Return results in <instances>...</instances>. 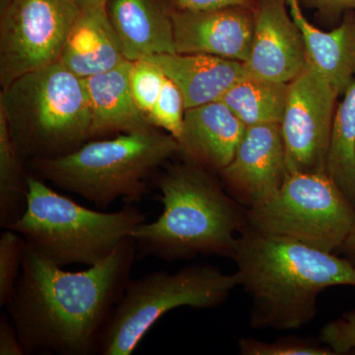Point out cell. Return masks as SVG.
<instances>
[{"label": "cell", "mask_w": 355, "mask_h": 355, "mask_svg": "<svg viewBox=\"0 0 355 355\" xmlns=\"http://www.w3.org/2000/svg\"><path fill=\"white\" fill-rule=\"evenodd\" d=\"M137 254L130 236L108 258L73 272L46 260L26 243L20 277L6 306L25 354H98Z\"/></svg>", "instance_id": "1"}, {"label": "cell", "mask_w": 355, "mask_h": 355, "mask_svg": "<svg viewBox=\"0 0 355 355\" xmlns=\"http://www.w3.org/2000/svg\"><path fill=\"white\" fill-rule=\"evenodd\" d=\"M240 286L251 296L256 330H297L317 315L318 296L333 286L355 287V266L338 254L248 226L232 256Z\"/></svg>", "instance_id": "2"}, {"label": "cell", "mask_w": 355, "mask_h": 355, "mask_svg": "<svg viewBox=\"0 0 355 355\" xmlns=\"http://www.w3.org/2000/svg\"><path fill=\"white\" fill-rule=\"evenodd\" d=\"M216 175L187 160L168 166L155 182L162 214L132 233L137 253L167 261L209 254L232 258L238 237L249 226L247 209Z\"/></svg>", "instance_id": "3"}, {"label": "cell", "mask_w": 355, "mask_h": 355, "mask_svg": "<svg viewBox=\"0 0 355 355\" xmlns=\"http://www.w3.org/2000/svg\"><path fill=\"white\" fill-rule=\"evenodd\" d=\"M180 154L176 139L150 128L93 139L60 157L29 161V174L76 193L106 210L116 200L139 203L150 191L151 178Z\"/></svg>", "instance_id": "4"}, {"label": "cell", "mask_w": 355, "mask_h": 355, "mask_svg": "<svg viewBox=\"0 0 355 355\" xmlns=\"http://www.w3.org/2000/svg\"><path fill=\"white\" fill-rule=\"evenodd\" d=\"M0 109L25 163L67 155L90 140L85 81L60 62L2 89Z\"/></svg>", "instance_id": "5"}, {"label": "cell", "mask_w": 355, "mask_h": 355, "mask_svg": "<svg viewBox=\"0 0 355 355\" xmlns=\"http://www.w3.org/2000/svg\"><path fill=\"white\" fill-rule=\"evenodd\" d=\"M28 186L27 209L6 229L19 233L28 246L60 268L97 265L148 216L133 203L114 212L87 209L31 174Z\"/></svg>", "instance_id": "6"}, {"label": "cell", "mask_w": 355, "mask_h": 355, "mask_svg": "<svg viewBox=\"0 0 355 355\" xmlns=\"http://www.w3.org/2000/svg\"><path fill=\"white\" fill-rule=\"evenodd\" d=\"M239 286L237 272L226 275L207 265L184 266L175 272L160 270L130 279L105 327L98 354H132L170 311L184 306L218 307Z\"/></svg>", "instance_id": "7"}, {"label": "cell", "mask_w": 355, "mask_h": 355, "mask_svg": "<svg viewBox=\"0 0 355 355\" xmlns=\"http://www.w3.org/2000/svg\"><path fill=\"white\" fill-rule=\"evenodd\" d=\"M250 227L336 253L355 226V209L326 171L288 173L268 202L247 209Z\"/></svg>", "instance_id": "8"}, {"label": "cell", "mask_w": 355, "mask_h": 355, "mask_svg": "<svg viewBox=\"0 0 355 355\" xmlns=\"http://www.w3.org/2000/svg\"><path fill=\"white\" fill-rule=\"evenodd\" d=\"M81 9L72 0H11L0 11V87L55 64Z\"/></svg>", "instance_id": "9"}, {"label": "cell", "mask_w": 355, "mask_h": 355, "mask_svg": "<svg viewBox=\"0 0 355 355\" xmlns=\"http://www.w3.org/2000/svg\"><path fill=\"white\" fill-rule=\"evenodd\" d=\"M340 95L309 60L289 83L280 123L288 173L326 171L336 102Z\"/></svg>", "instance_id": "10"}, {"label": "cell", "mask_w": 355, "mask_h": 355, "mask_svg": "<svg viewBox=\"0 0 355 355\" xmlns=\"http://www.w3.org/2000/svg\"><path fill=\"white\" fill-rule=\"evenodd\" d=\"M288 175L279 123L247 127L232 161L218 176L226 191L247 209L263 205Z\"/></svg>", "instance_id": "11"}, {"label": "cell", "mask_w": 355, "mask_h": 355, "mask_svg": "<svg viewBox=\"0 0 355 355\" xmlns=\"http://www.w3.org/2000/svg\"><path fill=\"white\" fill-rule=\"evenodd\" d=\"M286 0H261L254 9V31L246 76L291 83L305 69L307 49Z\"/></svg>", "instance_id": "12"}, {"label": "cell", "mask_w": 355, "mask_h": 355, "mask_svg": "<svg viewBox=\"0 0 355 355\" xmlns=\"http://www.w3.org/2000/svg\"><path fill=\"white\" fill-rule=\"evenodd\" d=\"M172 20L177 53H200L241 62L249 58L256 21L251 7L172 8Z\"/></svg>", "instance_id": "13"}, {"label": "cell", "mask_w": 355, "mask_h": 355, "mask_svg": "<svg viewBox=\"0 0 355 355\" xmlns=\"http://www.w3.org/2000/svg\"><path fill=\"white\" fill-rule=\"evenodd\" d=\"M247 125L223 102L187 109L177 139L180 154L218 175L234 157Z\"/></svg>", "instance_id": "14"}, {"label": "cell", "mask_w": 355, "mask_h": 355, "mask_svg": "<svg viewBox=\"0 0 355 355\" xmlns=\"http://www.w3.org/2000/svg\"><path fill=\"white\" fill-rule=\"evenodd\" d=\"M107 11L130 62L177 53L168 0H108Z\"/></svg>", "instance_id": "15"}, {"label": "cell", "mask_w": 355, "mask_h": 355, "mask_svg": "<svg viewBox=\"0 0 355 355\" xmlns=\"http://www.w3.org/2000/svg\"><path fill=\"white\" fill-rule=\"evenodd\" d=\"M132 62L84 78L91 111L90 140L153 128L133 99L130 83Z\"/></svg>", "instance_id": "16"}, {"label": "cell", "mask_w": 355, "mask_h": 355, "mask_svg": "<svg viewBox=\"0 0 355 355\" xmlns=\"http://www.w3.org/2000/svg\"><path fill=\"white\" fill-rule=\"evenodd\" d=\"M183 95L184 107L196 108L219 101L246 76L244 62L200 53H163L148 58Z\"/></svg>", "instance_id": "17"}, {"label": "cell", "mask_w": 355, "mask_h": 355, "mask_svg": "<svg viewBox=\"0 0 355 355\" xmlns=\"http://www.w3.org/2000/svg\"><path fill=\"white\" fill-rule=\"evenodd\" d=\"M127 58L107 3L81 9L58 62L80 78L114 69Z\"/></svg>", "instance_id": "18"}, {"label": "cell", "mask_w": 355, "mask_h": 355, "mask_svg": "<svg viewBox=\"0 0 355 355\" xmlns=\"http://www.w3.org/2000/svg\"><path fill=\"white\" fill-rule=\"evenodd\" d=\"M312 62L340 95L355 78V11L345 14L342 24L331 32L318 29L306 19L299 0H286Z\"/></svg>", "instance_id": "19"}, {"label": "cell", "mask_w": 355, "mask_h": 355, "mask_svg": "<svg viewBox=\"0 0 355 355\" xmlns=\"http://www.w3.org/2000/svg\"><path fill=\"white\" fill-rule=\"evenodd\" d=\"M289 83L246 76L237 81L219 101L223 102L247 125L282 123L288 98Z\"/></svg>", "instance_id": "20"}, {"label": "cell", "mask_w": 355, "mask_h": 355, "mask_svg": "<svg viewBox=\"0 0 355 355\" xmlns=\"http://www.w3.org/2000/svg\"><path fill=\"white\" fill-rule=\"evenodd\" d=\"M334 116L326 173L355 209V78Z\"/></svg>", "instance_id": "21"}, {"label": "cell", "mask_w": 355, "mask_h": 355, "mask_svg": "<svg viewBox=\"0 0 355 355\" xmlns=\"http://www.w3.org/2000/svg\"><path fill=\"white\" fill-rule=\"evenodd\" d=\"M28 176L25 161L14 144L4 112L0 109V227L19 220L27 209Z\"/></svg>", "instance_id": "22"}, {"label": "cell", "mask_w": 355, "mask_h": 355, "mask_svg": "<svg viewBox=\"0 0 355 355\" xmlns=\"http://www.w3.org/2000/svg\"><path fill=\"white\" fill-rule=\"evenodd\" d=\"M26 241L11 229H4L0 237V307L12 297L22 268Z\"/></svg>", "instance_id": "23"}, {"label": "cell", "mask_w": 355, "mask_h": 355, "mask_svg": "<svg viewBox=\"0 0 355 355\" xmlns=\"http://www.w3.org/2000/svg\"><path fill=\"white\" fill-rule=\"evenodd\" d=\"M165 78L160 67L148 58L132 62L130 83L132 97L147 119L157 101Z\"/></svg>", "instance_id": "24"}, {"label": "cell", "mask_w": 355, "mask_h": 355, "mask_svg": "<svg viewBox=\"0 0 355 355\" xmlns=\"http://www.w3.org/2000/svg\"><path fill=\"white\" fill-rule=\"evenodd\" d=\"M184 113L186 107L181 91L166 76L160 95L148 116L149 123L177 140L183 130Z\"/></svg>", "instance_id": "25"}, {"label": "cell", "mask_w": 355, "mask_h": 355, "mask_svg": "<svg viewBox=\"0 0 355 355\" xmlns=\"http://www.w3.org/2000/svg\"><path fill=\"white\" fill-rule=\"evenodd\" d=\"M242 355H334L329 347L305 338H284L275 342L243 338L238 343Z\"/></svg>", "instance_id": "26"}, {"label": "cell", "mask_w": 355, "mask_h": 355, "mask_svg": "<svg viewBox=\"0 0 355 355\" xmlns=\"http://www.w3.org/2000/svg\"><path fill=\"white\" fill-rule=\"evenodd\" d=\"M320 343L334 352V355L347 354L355 349V310L324 324L319 335Z\"/></svg>", "instance_id": "27"}, {"label": "cell", "mask_w": 355, "mask_h": 355, "mask_svg": "<svg viewBox=\"0 0 355 355\" xmlns=\"http://www.w3.org/2000/svg\"><path fill=\"white\" fill-rule=\"evenodd\" d=\"M261 0H168L172 8L179 10H207L226 6H247L256 9Z\"/></svg>", "instance_id": "28"}, {"label": "cell", "mask_w": 355, "mask_h": 355, "mask_svg": "<svg viewBox=\"0 0 355 355\" xmlns=\"http://www.w3.org/2000/svg\"><path fill=\"white\" fill-rule=\"evenodd\" d=\"M301 6L315 9L318 15L327 19L340 17L343 13L355 11V0H299Z\"/></svg>", "instance_id": "29"}, {"label": "cell", "mask_w": 355, "mask_h": 355, "mask_svg": "<svg viewBox=\"0 0 355 355\" xmlns=\"http://www.w3.org/2000/svg\"><path fill=\"white\" fill-rule=\"evenodd\" d=\"M17 330L7 313L0 315V355H24Z\"/></svg>", "instance_id": "30"}, {"label": "cell", "mask_w": 355, "mask_h": 355, "mask_svg": "<svg viewBox=\"0 0 355 355\" xmlns=\"http://www.w3.org/2000/svg\"><path fill=\"white\" fill-rule=\"evenodd\" d=\"M336 254H342L355 266V226Z\"/></svg>", "instance_id": "31"}, {"label": "cell", "mask_w": 355, "mask_h": 355, "mask_svg": "<svg viewBox=\"0 0 355 355\" xmlns=\"http://www.w3.org/2000/svg\"><path fill=\"white\" fill-rule=\"evenodd\" d=\"M80 9L98 6V4L108 3V0H72Z\"/></svg>", "instance_id": "32"}, {"label": "cell", "mask_w": 355, "mask_h": 355, "mask_svg": "<svg viewBox=\"0 0 355 355\" xmlns=\"http://www.w3.org/2000/svg\"><path fill=\"white\" fill-rule=\"evenodd\" d=\"M2 2H7L9 1V0H1Z\"/></svg>", "instance_id": "33"}]
</instances>
